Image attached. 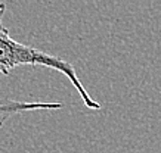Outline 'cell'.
Masks as SVG:
<instances>
[{
	"mask_svg": "<svg viewBox=\"0 0 161 153\" xmlns=\"http://www.w3.org/2000/svg\"><path fill=\"white\" fill-rule=\"evenodd\" d=\"M6 13V5L0 2V74L8 75L18 66H43L53 71H58L62 75H65L68 81L73 84V87L77 90L78 96L81 97L84 106L93 110H99L101 105L95 99L90 97V94L84 89L83 83L80 81L77 75V71L73 65L67 62L62 58L53 56L39 50L31 46L22 44L10 37L9 30L3 24V18Z\"/></svg>",
	"mask_w": 161,
	"mask_h": 153,
	"instance_id": "6da1fadb",
	"label": "cell"
},
{
	"mask_svg": "<svg viewBox=\"0 0 161 153\" xmlns=\"http://www.w3.org/2000/svg\"><path fill=\"white\" fill-rule=\"evenodd\" d=\"M62 103H50V102H21V100L5 99L0 97V127H3L6 121L15 115H21L33 110H55L62 109Z\"/></svg>",
	"mask_w": 161,
	"mask_h": 153,
	"instance_id": "7a4b0ae2",
	"label": "cell"
}]
</instances>
